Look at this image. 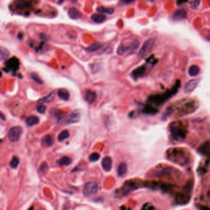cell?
I'll return each mask as SVG.
<instances>
[{
    "label": "cell",
    "instance_id": "cell-15",
    "mask_svg": "<svg viewBox=\"0 0 210 210\" xmlns=\"http://www.w3.org/2000/svg\"><path fill=\"white\" fill-rule=\"evenodd\" d=\"M55 96V93L54 92H52L51 93L49 94L47 96L44 97V98H42V99H40L39 100H38V104H44V103L51 102V101H52L54 99Z\"/></svg>",
    "mask_w": 210,
    "mask_h": 210
},
{
    "label": "cell",
    "instance_id": "cell-4",
    "mask_svg": "<svg viewBox=\"0 0 210 210\" xmlns=\"http://www.w3.org/2000/svg\"><path fill=\"white\" fill-rule=\"evenodd\" d=\"M22 133V129L19 126H14L11 128L8 132V139L12 142H18L20 138Z\"/></svg>",
    "mask_w": 210,
    "mask_h": 210
},
{
    "label": "cell",
    "instance_id": "cell-29",
    "mask_svg": "<svg viewBox=\"0 0 210 210\" xmlns=\"http://www.w3.org/2000/svg\"><path fill=\"white\" fill-rule=\"evenodd\" d=\"M46 110V107L44 105H39L37 107V112L39 113V114H44L45 113Z\"/></svg>",
    "mask_w": 210,
    "mask_h": 210
},
{
    "label": "cell",
    "instance_id": "cell-12",
    "mask_svg": "<svg viewBox=\"0 0 210 210\" xmlns=\"http://www.w3.org/2000/svg\"><path fill=\"white\" fill-rule=\"evenodd\" d=\"M145 71H146V68H145L144 66L139 67L133 71L132 77L134 79H138V78H140L144 75Z\"/></svg>",
    "mask_w": 210,
    "mask_h": 210
},
{
    "label": "cell",
    "instance_id": "cell-17",
    "mask_svg": "<svg viewBox=\"0 0 210 210\" xmlns=\"http://www.w3.org/2000/svg\"><path fill=\"white\" fill-rule=\"evenodd\" d=\"M91 18L94 22L97 23H101L106 20V16L103 14H94L91 15Z\"/></svg>",
    "mask_w": 210,
    "mask_h": 210
},
{
    "label": "cell",
    "instance_id": "cell-2",
    "mask_svg": "<svg viewBox=\"0 0 210 210\" xmlns=\"http://www.w3.org/2000/svg\"><path fill=\"white\" fill-rule=\"evenodd\" d=\"M155 38H149L146 42H145L138 54V58L139 59H142L147 56L152 52L155 46Z\"/></svg>",
    "mask_w": 210,
    "mask_h": 210
},
{
    "label": "cell",
    "instance_id": "cell-8",
    "mask_svg": "<svg viewBox=\"0 0 210 210\" xmlns=\"http://www.w3.org/2000/svg\"><path fill=\"white\" fill-rule=\"evenodd\" d=\"M101 165H102V167L105 171L109 172L111 170L112 167V158L109 156H106V157H104L102 160Z\"/></svg>",
    "mask_w": 210,
    "mask_h": 210
},
{
    "label": "cell",
    "instance_id": "cell-31",
    "mask_svg": "<svg viewBox=\"0 0 210 210\" xmlns=\"http://www.w3.org/2000/svg\"><path fill=\"white\" fill-rule=\"evenodd\" d=\"M200 3V0H193V3H192V7L193 8L197 7Z\"/></svg>",
    "mask_w": 210,
    "mask_h": 210
},
{
    "label": "cell",
    "instance_id": "cell-7",
    "mask_svg": "<svg viewBox=\"0 0 210 210\" xmlns=\"http://www.w3.org/2000/svg\"><path fill=\"white\" fill-rule=\"evenodd\" d=\"M200 82L199 79H193L190 80L189 82L186 84L184 88V91L186 93H192L198 86Z\"/></svg>",
    "mask_w": 210,
    "mask_h": 210
},
{
    "label": "cell",
    "instance_id": "cell-22",
    "mask_svg": "<svg viewBox=\"0 0 210 210\" xmlns=\"http://www.w3.org/2000/svg\"><path fill=\"white\" fill-rule=\"evenodd\" d=\"M102 44L99 42H95L86 47V50L89 52H95L99 50L101 47Z\"/></svg>",
    "mask_w": 210,
    "mask_h": 210
},
{
    "label": "cell",
    "instance_id": "cell-28",
    "mask_svg": "<svg viewBox=\"0 0 210 210\" xmlns=\"http://www.w3.org/2000/svg\"><path fill=\"white\" fill-rule=\"evenodd\" d=\"M30 76H31V78L33 79L35 82L39 83V84H43V80L41 79V78L39 77V76L37 74H36V73H31Z\"/></svg>",
    "mask_w": 210,
    "mask_h": 210
},
{
    "label": "cell",
    "instance_id": "cell-13",
    "mask_svg": "<svg viewBox=\"0 0 210 210\" xmlns=\"http://www.w3.org/2000/svg\"><path fill=\"white\" fill-rule=\"evenodd\" d=\"M198 152L201 155L208 156L209 153V142L206 141L201 145V146H200L199 149H198Z\"/></svg>",
    "mask_w": 210,
    "mask_h": 210
},
{
    "label": "cell",
    "instance_id": "cell-24",
    "mask_svg": "<svg viewBox=\"0 0 210 210\" xmlns=\"http://www.w3.org/2000/svg\"><path fill=\"white\" fill-rule=\"evenodd\" d=\"M70 136V133L68 130H63L62 131L58 136V139L59 142H62L64 140L68 139Z\"/></svg>",
    "mask_w": 210,
    "mask_h": 210
},
{
    "label": "cell",
    "instance_id": "cell-11",
    "mask_svg": "<svg viewBox=\"0 0 210 210\" xmlns=\"http://www.w3.org/2000/svg\"><path fill=\"white\" fill-rule=\"evenodd\" d=\"M68 14L69 17L74 20H77L82 18V14L81 13L76 7H71L68 11Z\"/></svg>",
    "mask_w": 210,
    "mask_h": 210
},
{
    "label": "cell",
    "instance_id": "cell-9",
    "mask_svg": "<svg viewBox=\"0 0 210 210\" xmlns=\"http://www.w3.org/2000/svg\"><path fill=\"white\" fill-rule=\"evenodd\" d=\"M84 98H85V100L88 103L91 104L95 102L97 98L96 93L94 91L88 90L85 92Z\"/></svg>",
    "mask_w": 210,
    "mask_h": 210
},
{
    "label": "cell",
    "instance_id": "cell-3",
    "mask_svg": "<svg viewBox=\"0 0 210 210\" xmlns=\"http://www.w3.org/2000/svg\"><path fill=\"white\" fill-rule=\"evenodd\" d=\"M139 45V42L138 40H134L130 44L122 43L117 49V53L118 55H123L128 51H135L138 49Z\"/></svg>",
    "mask_w": 210,
    "mask_h": 210
},
{
    "label": "cell",
    "instance_id": "cell-35",
    "mask_svg": "<svg viewBox=\"0 0 210 210\" xmlns=\"http://www.w3.org/2000/svg\"><path fill=\"white\" fill-rule=\"evenodd\" d=\"M77 0H71V1L73 3H75V2H77Z\"/></svg>",
    "mask_w": 210,
    "mask_h": 210
},
{
    "label": "cell",
    "instance_id": "cell-30",
    "mask_svg": "<svg viewBox=\"0 0 210 210\" xmlns=\"http://www.w3.org/2000/svg\"><path fill=\"white\" fill-rule=\"evenodd\" d=\"M136 0H120L119 3L121 4H128L134 2Z\"/></svg>",
    "mask_w": 210,
    "mask_h": 210
},
{
    "label": "cell",
    "instance_id": "cell-25",
    "mask_svg": "<svg viewBox=\"0 0 210 210\" xmlns=\"http://www.w3.org/2000/svg\"><path fill=\"white\" fill-rule=\"evenodd\" d=\"M19 164V159L18 157L14 156L13 157V158H12L11 161H10L9 163V166L11 168H16Z\"/></svg>",
    "mask_w": 210,
    "mask_h": 210
},
{
    "label": "cell",
    "instance_id": "cell-21",
    "mask_svg": "<svg viewBox=\"0 0 210 210\" xmlns=\"http://www.w3.org/2000/svg\"><path fill=\"white\" fill-rule=\"evenodd\" d=\"M9 51L6 47L0 46V61L7 59L9 56Z\"/></svg>",
    "mask_w": 210,
    "mask_h": 210
},
{
    "label": "cell",
    "instance_id": "cell-32",
    "mask_svg": "<svg viewBox=\"0 0 210 210\" xmlns=\"http://www.w3.org/2000/svg\"><path fill=\"white\" fill-rule=\"evenodd\" d=\"M188 1V0H177V5H181L185 3Z\"/></svg>",
    "mask_w": 210,
    "mask_h": 210
},
{
    "label": "cell",
    "instance_id": "cell-23",
    "mask_svg": "<svg viewBox=\"0 0 210 210\" xmlns=\"http://www.w3.org/2000/svg\"><path fill=\"white\" fill-rule=\"evenodd\" d=\"M72 162V160L71 158L65 156L62 157L59 160V164L61 166H68L70 165Z\"/></svg>",
    "mask_w": 210,
    "mask_h": 210
},
{
    "label": "cell",
    "instance_id": "cell-26",
    "mask_svg": "<svg viewBox=\"0 0 210 210\" xmlns=\"http://www.w3.org/2000/svg\"><path fill=\"white\" fill-rule=\"evenodd\" d=\"M44 143L47 147H50L53 144V139L51 135H46L44 137Z\"/></svg>",
    "mask_w": 210,
    "mask_h": 210
},
{
    "label": "cell",
    "instance_id": "cell-19",
    "mask_svg": "<svg viewBox=\"0 0 210 210\" xmlns=\"http://www.w3.org/2000/svg\"><path fill=\"white\" fill-rule=\"evenodd\" d=\"M97 11L100 13H106L107 14H112L114 12V9L112 7H106L104 6H99L97 7Z\"/></svg>",
    "mask_w": 210,
    "mask_h": 210
},
{
    "label": "cell",
    "instance_id": "cell-16",
    "mask_svg": "<svg viewBox=\"0 0 210 210\" xmlns=\"http://www.w3.org/2000/svg\"><path fill=\"white\" fill-rule=\"evenodd\" d=\"M39 118L35 115H31L28 117L26 120V123L28 126H32L36 125L39 123Z\"/></svg>",
    "mask_w": 210,
    "mask_h": 210
},
{
    "label": "cell",
    "instance_id": "cell-5",
    "mask_svg": "<svg viewBox=\"0 0 210 210\" xmlns=\"http://www.w3.org/2000/svg\"><path fill=\"white\" fill-rule=\"evenodd\" d=\"M98 186L94 182H89L86 183L83 189V195L85 197H90L95 195L98 192Z\"/></svg>",
    "mask_w": 210,
    "mask_h": 210
},
{
    "label": "cell",
    "instance_id": "cell-27",
    "mask_svg": "<svg viewBox=\"0 0 210 210\" xmlns=\"http://www.w3.org/2000/svg\"><path fill=\"white\" fill-rule=\"evenodd\" d=\"M101 156L100 154L98 152H94L90 155V157H89V159H90V161H91V162H95V161H98L99 160Z\"/></svg>",
    "mask_w": 210,
    "mask_h": 210
},
{
    "label": "cell",
    "instance_id": "cell-6",
    "mask_svg": "<svg viewBox=\"0 0 210 210\" xmlns=\"http://www.w3.org/2000/svg\"><path fill=\"white\" fill-rule=\"evenodd\" d=\"M81 118V111L79 110H76L68 116L65 122L66 125L75 124L79 122Z\"/></svg>",
    "mask_w": 210,
    "mask_h": 210
},
{
    "label": "cell",
    "instance_id": "cell-18",
    "mask_svg": "<svg viewBox=\"0 0 210 210\" xmlns=\"http://www.w3.org/2000/svg\"><path fill=\"white\" fill-rule=\"evenodd\" d=\"M200 67L196 65H193L190 67L189 69V74L190 77H196L197 76L199 73H200Z\"/></svg>",
    "mask_w": 210,
    "mask_h": 210
},
{
    "label": "cell",
    "instance_id": "cell-34",
    "mask_svg": "<svg viewBox=\"0 0 210 210\" xmlns=\"http://www.w3.org/2000/svg\"><path fill=\"white\" fill-rule=\"evenodd\" d=\"M64 1H65V0H59L58 4H62L64 2Z\"/></svg>",
    "mask_w": 210,
    "mask_h": 210
},
{
    "label": "cell",
    "instance_id": "cell-10",
    "mask_svg": "<svg viewBox=\"0 0 210 210\" xmlns=\"http://www.w3.org/2000/svg\"><path fill=\"white\" fill-rule=\"evenodd\" d=\"M187 11L184 9H179L176 11L173 15V19L175 21H179L182 20L186 18L187 17Z\"/></svg>",
    "mask_w": 210,
    "mask_h": 210
},
{
    "label": "cell",
    "instance_id": "cell-20",
    "mask_svg": "<svg viewBox=\"0 0 210 210\" xmlns=\"http://www.w3.org/2000/svg\"><path fill=\"white\" fill-rule=\"evenodd\" d=\"M128 171V166L127 165L123 162V163H121L118 167V169H117V171H118V174L119 176H123L125 175L126 172Z\"/></svg>",
    "mask_w": 210,
    "mask_h": 210
},
{
    "label": "cell",
    "instance_id": "cell-33",
    "mask_svg": "<svg viewBox=\"0 0 210 210\" xmlns=\"http://www.w3.org/2000/svg\"><path fill=\"white\" fill-rule=\"evenodd\" d=\"M0 120H1L3 121H5L6 120L5 115L3 114V113H1V112H0Z\"/></svg>",
    "mask_w": 210,
    "mask_h": 210
},
{
    "label": "cell",
    "instance_id": "cell-1",
    "mask_svg": "<svg viewBox=\"0 0 210 210\" xmlns=\"http://www.w3.org/2000/svg\"><path fill=\"white\" fill-rule=\"evenodd\" d=\"M173 138L176 141H181L185 138L187 134L186 128L181 122H173L169 126Z\"/></svg>",
    "mask_w": 210,
    "mask_h": 210
},
{
    "label": "cell",
    "instance_id": "cell-14",
    "mask_svg": "<svg viewBox=\"0 0 210 210\" xmlns=\"http://www.w3.org/2000/svg\"><path fill=\"white\" fill-rule=\"evenodd\" d=\"M58 95L59 96V98L63 101H67L70 99V93L66 89H64V88L59 89L58 91Z\"/></svg>",
    "mask_w": 210,
    "mask_h": 210
}]
</instances>
